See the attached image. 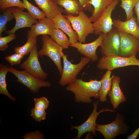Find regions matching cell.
<instances>
[{"label":"cell","mask_w":139,"mask_h":139,"mask_svg":"<svg viewBox=\"0 0 139 139\" xmlns=\"http://www.w3.org/2000/svg\"><path fill=\"white\" fill-rule=\"evenodd\" d=\"M13 7H10L4 10L0 16V36L3 31L6 30L7 23L14 18L12 12Z\"/></svg>","instance_id":"obj_27"},{"label":"cell","mask_w":139,"mask_h":139,"mask_svg":"<svg viewBox=\"0 0 139 139\" xmlns=\"http://www.w3.org/2000/svg\"><path fill=\"white\" fill-rule=\"evenodd\" d=\"M62 58L63 67L59 83L63 86L68 85L77 79L76 76L80 72L91 60L88 58L82 57L79 63L74 64L68 60L67 55L64 54Z\"/></svg>","instance_id":"obj_4"},{"label":"cell","mask_w":139,"mask_h":139,"mask_svg":"<svg viewBox=\"0 0 139 139\" xmlns=\"http://www.w3.org/2000/svg\"><path fill=\"white\" fill-rule=\"evenodd\" d=\"M139 134V127L131 134L127 136V139H136Z\"/></svg>","instance_id":"obj_36"},{"label":"cell","mask_w":139,"mask_h":139,"mask_svg":"<svg viewBox=\"0 0 139 139\" xmlns=\"http://www.w3.org/2000/svg\"><path fill=\"white\" fill-rule=\"evenodd\" d=\"M28 31L27 39L41 35L51 36L55 28L52 19L46 17L39 20L37 23L32 25Z\"/></svg>","instance_id":"obj_15"},{"label":"cell","mask_w":139,"mask_h":139,"mask_svg":"<svg viewBox=\"0 0 139 139\" xmlns=\"http://www.w3.org/2000/svg\"><path fill=\"white\" fill-rule=\"evenodd\" d=\"M134 10L137 16V23L139 24V0H138L134 7Z\"/></svg>","instance_id":"obj_37"},{"label":"cell","mask_w":139,"mask_h":139,"mask_svg":"<svg viewBox=\"0 0 139 139\" xmlns=\"http://www.w3.org/2000/svg\"><path fill=\"white\" fill-rule=\"evenodd\" d=\"M111 71L107 70L101 79L102 84L99 93V100L101 102L107 100V95L111 89L112 85Z\"/></svg>","instance_id":"obj_22"},{"label":"cell","mask_w":139,"mask_h":139,"mask_svg":"<svg viewBox=\"0 0 139 139\" xmlns=\"http://www.w3.org/2000/svg\"><path fill=\"white\" fill-rule=\"evenodd\" d=\"M124 116L117 113L115 120L106 124H97V131L100 132L105 139H114L120 134H125L129 127L125 122Z\"/></svg>","instance_id":"obj_5"},{"label":"cell","mask_w":139,"mask_h":139,"mask_svg":"<svg viewBox=\"0 0 139 139\" xmlns=\"http://www.w3.org/2000/svg\"><path fill=\"white\" fill-rule=\"evenodd\" d=\"M31 116L36 121L40 122L46 118L47 113L45 110L34 107L31 109Z\"/></svg>","instance_id":"obj_30"},{"label":"cell","mask_w":139,"mask_h":139,"mask_svg":"<svg viewBox=\"0 0 139 139\" xmlns=\"http://www.w3.org/2000/svg\"><path fill=\"white\" fill-rule=\"evenodd\" d=\"M8 71L16 77L17 82L25 85L33 93L38 92L41 87L51 86L49 82L37 78L24 70L19 71L10 66Z\"/></svg>","instance_id":"obj_7"},{"label":"cell","mask_w":139,"mask_h":139,"mask_svg":"<svg viewBox=\"0 0 139 139\" xmlns=\"http://www.w3.org/2000/svg\"><path fill=\"white\" fill-rule=\"evenodd\" d=\"M102 82L101 79H91L86 82L81 79H76L68 85L66 89L74 94L76 102L89 103L92 102L91 98L92 97L99 99V93Z\"/></svg>","instance_id":"obj_1"},{"label":"cell","mask_w":139,"mask_h":139,"mask_svg":"<svg viewBox=\"0 0 139 139\" xmlns=\"http://www.w3.org/2000/svg\"><path fill=\"white\" fill-rule=\"evenodd\" d=\"M7 65L1 63L0 64V94L4 95L13 101H15L16 99L11 95L7 89L6 81V75L8 72Z\"/></svg>","instance_id":"obj_23"},{"label":"cell","mask_w":139,"mask_h":139,"mask_svg":"<svg viewBox=\"0 0 139 139\" xmlns=\"http://www.w3.org/2000/svg\"><path fill=\"white\" fill-rule=\"evenodd\" d=\"M99 103L98 100L97 101H95L93 103V108L92 112L88 119L84 123L79 126H71V130L75 129L78 131V134L75 139H80L83 134L87 132H92L93 135L96 136L97 126L96 120L99 115L104 112H115V110L108 108H102L98 112L97 110Z\"/></svg>","instance_id":"obj_8"},{"label":"cell","mask_w":139,"mask_h":139,"mask_svg":"<svg viewBox=\"0 0 139 139\" xmlns=\"http://www.w3.org/2000/svg\"><path fill=\"white\" fill-rule=\"evenodd\" d=\"M42 48L38 51V56H46L50 58L57 67L60 74L62 73L63 68L61 59L64 54L63 48L48 35H43L41 37Z\"/></svg>","instance_id":"obj_2"},{"label":"cell","mask_w":139,"mask_h":139,"mask_svg":"<svg viewBox=\"0 0 139 139\" xmlns=\"http://www.w3.org/2000/svg\"><path fill=\"white\" fill-rule=\"evenodd\" d=\"M90 0H79L84 10H89L92 11V10L91 5L89 4Z\"/></svg>","instance_id":"obj_35"},{"label":"cell","mask_w":139,"mask_h":139,"mask_svg":"<svg viewBox=\"0 0 139 139\" xmlns=\"http://www.w3.org/2000/svg\"><path fill=\"white\" fill-rule=\"evenodd\" d=\"M112 85L108 94L113 109L117 108L121 103L125 102L126 99L120 86V78L116 75L112 76Z\"/></svg>","instance_id":"obj_17"},{"label":"cell","mask_w":139,"mask_h":139,"mask_svg":"<svg viewBox=\"0 0 139 139\" xmlns=\"http://www.w3.org/2000/svg\"><path fill=\"white\" fill-rule=\"evenodd\" d=\"M119 0H114L108 6L100 16L93 23L94 33L96 36L101 33H106L112 28L113 21L112 13L119 3Z\"/></svg>","instance_id":"obj_10"},{"label":"cell","mask_w":139,"mask_h":139,"mask_svg":"<svg viewBox=\"0 0 139 139\" xmlns=\"http://www.w3.org/2000/svg\"><path fill=\"white\" fill-rule=\"evenodd\" d=\"M120 40L119 31L113 27L109 32L104 33L101 47L103 56H120Z\"/></svg>","instance_id":"obj_9"},{"label":"cell","mask_w":139,"mask_h":139,"mask_svg":"<svg viewBox=\"0 0 139 139\" xmlns=\"http://www.w3.org/2000/svg\"><path fill=\"white\" fill-rule=\"evenodd\" d=\"M37 37L27 39L26 42L21 46L15 47L14 51L24 56L30 53L34 46L37 44Z\"/></svg>","instance_id":"obj_26"},{"label":"cell","mask_w":139,"mask_h":139,"mask_svg":"<svg viewBox=\"0 0 139 139\" xmlns=\"http://www.w3.org/2000/svg\"><path fill=\"white\" fill-rule=\"evenodd\" d=\"M45 14L46 17L52 18L64 12V8L58 5L54 0H34Z\"/></svg>","instance_id":"obj_19"},{"label":"cell","mask_w":139,"mask_h":139,"mask_svg":"<svg viewBox=\"0 0 139 139\" xmlns=\"http://www.w3.org/2000/svg\"><path fill=\"white\" fill-rule=\"evenodd\" d=\"M25 5L28 13L34 19L39 20L42 19L46 17L45 13L38 7L33 5L28 0H22Z\"/></svg>","instance_id":"obj_25"},{"label":"cell","mask_w":139,"mask_h":139,"mask_svg":"<svg viewBox=\"0 0 139 139\" xmlns=\"http://www.w3.org/2000/svg\"><path fill=\"white\" fill-rule=\"evenodd\" d=\"M43 134L39 131L27 133L23 137V139H44Z\"/></svg>","instance_id":"obj_34"},{"label":"cell","mask_w":139,"mask_h":139,"mask_svg":"<svg viewBox=\"0 0 139 139\" xmlns=\"http://www.w3.org/2000/svg\"><path fill=\"white\" fill-rule=\"evenodd\" d=\"M58 6L62 7L67 15L76 16L83 11L79 0H54Z\"/></svg>","instance_id":"obj_20"},{"label":"cell","mask_w":139,"mask_h":139,"mask_svg":"<svg viewBox=\"0 0 139 139\" xmlns=\"http://www.w3.org/2000/svg\"><path fill=\"white\" fill-rule=\"evenodd\" d=\"M50 36L63 49H67L70 46V43L69 38L61 30L55 28Z\"/></svg>","instance_id":"obj_24"},{"label":"cell","mask_w":139,"mask_h":139,"mask_svg":"<svg viewBox=\"0 0 139 139\" xmlns=\"http://www.w3.org/2000/svg\"><path fill=\"white\" fill-rule=\"evenodd\" d=\"M138 51H139V48H138Z\"/></svg>","instance_id":"obj_38"},{"label":"cell","mask_w":139,"mask_h":139,"mask_svg":"<svg viewBox=\"0 0 139 139\" xmlns=\"http://www.w3.org/2000/svg\"><path fill=\"white\" fill-rule=\"evenodd\" d=\"M23 9L18 7H13L12 13L16 21L14 27L6 32L10 34L14 33L19 29L25 27L31 28L37 23V20L33 18L28 12L23 11Z\"/></svg>","instance_id":"obj_14"},{"label":"cell","mask_w":139,"mask_h":139,"mask_svg":"<svg viewBox=\"0 0 139 139\" xmlns=\"http://www.w3.org/2000/svg\"><path fill=\"white\" fill-rule=\"evenodd\" d=\"M52 19L55 28L61 30L67 35L70 45L78 42L79 38L77 33L73 29L70 21L64 15L60 13Z\"/></svg>","instance_id":"obj_16"},{"label":"cell","mask_w":139,"mask_h":139,"mask_svg":"<svg viewBox=\"0 0 139 139\" xmlns=\"http://www.w3.org/2000/svg\"><path fill=\"white\" fill-rule=\"evenodd\" d=\"M65 16L70 21L73 29L77 33L79 42L85 43L88 36L94 33L93 23L89 17L83 11H81L76 16L67 15Z\"/></svg>","instance_id":"obj_3"},{"label":"cell","mask_w":139,"mask_h":139,"mask_svg":"<svg viewBox=\"0 0 139 139\" xmlns=\"http://www.w3.org/2000/svg\"><path fill=\"white\" fill-rule=\"evenodd\" d=\"M138 25V26H139V24Z\"/></svg>","instance_id":"obj_39"},{"label":"cell","mask_w":139,"mask_h":139,"mask_svg":"<svg viewBox=\"0 0 139 139\" xmlns=\"http://www.w3.org/2000/svg\"><path fill=\"white\" fill-rule=\"evenodd\" d=\"M120 6L125 11L126 20L131 18L133 15V10L138 0H120Z\"/></svg>","instance_id":"obj_28"},{"label":"cell","mask_w":139,"mask_h":139,"mask_svg":"<svg viewBox=\"0 0 139 139\" xmlns=\"http://www.w3.org/2000/svg\"><path fill=\"white\" fill-rule=\"evenodd\" d=\"M113 21V27L119 32H126L139 38V27L137 23V18L135 16L133 15L125 21L119 19Z\"/></svg>","instance_id":"obj_18"},{"label":"cell","mask_w":139,"mask_h":139,"mask_svg":"<svg viewBox=\"0 0 139 139\" xmlns=\"http://www.w3.org/2000/svg\"><path fill=\"white\" fill-rule=\"evenodd\" d=\"M0 7L3 11L11 7H18L23 9L26 7L21 0H0Z\"/></svg>","instance_id":"obj_29"},{"label":"cell","mask_w":139,"mask_h":139,"mask_svg":"<svg viewBox=\"0 0 139 139\" xmlns=\"http://www.w3.org/2000/svg\"><path fill=\"white\" fill-rule=\"evenodd\" d=\"M132 65L139 66V59L136 56L124 57L111 55L101 57L99 60L97 67L100 70L111 71L117 68Z\"/></svg>","instance_id":"obj_6"},{"label":"cell","mask_w":139,"mask_h":139,"mask_svg":"<svg viewBox=\"0 0 139 139\" xmlns=\"http://www.w3.org/2000/svg\"><path fill=\"white\" fill-rule=\"evenodd\" d=\"M114 0H90L89 4L93 7L91 11V15L89 17L92 22L96 21Z\"/></svg>","instance_id":"obj_21"},{"label":"cell","mask_w":139,"mask_h":139,"mask_svg":"<svg viewBox=\"0 0 139 139\" xmlns=\"http://www.w3.org/2000/svg\"><path fill=\"white\" fill-rule=\"evenodd\" d=\"M120 37V56L129 57L136 56L139 51V38L131 34L119 32Z\"/></svg>","instance_id":"obj_12"},{"label":"cell","mask_w":139,"mask_h":139,"mask_svg":"<svg viewBox=\"0 0 139 139\" xmlns=\"http://www.w3.org/2000/svg\"><path fill=\"white\" fill-rule=\"evenodd\" d=\"M34 102V107L38 109L46 110L48 107L49 101L47 98L45 97L33 99Z\"/></svg>","instance_id":"obj_31"},{"label":"cell","mask_w":139,"mask_h":139,"mask_svg":"<svg viewBox=\"0 0 139 139\" xmlns=\"http://www.w3.org/2000/svg\"><path fill=\"white\" fill-rule=\"evenodd\" d=\"M24 56L20 54H15L5 57V60L10 64L11 66L16 65L20 64Z\"/></svg>","instance_id":"obj_33"},{"label":"cell","mask_w":139,"mask_h":139,"mask_svg":"<svg viewBox=\"0 0 139 139\" xmlns=\"http://www.w3.org/2000/svg\"><path fill=\"white\" fill-rule=\"evenodd\" d=\"M104 33H101L98 37L93 41L88 43H83L77 42L70 45V46L76 48L77 51L85 57L90 59L93 62L98 60L96 54L98 48L100 46Z\"/></svg>","instance_id":"obj_13"},{"label":"cell","mask_w":139,"mask_h":139,"mask_svg":"<svg viewBox=\"0 0 139 139\" xmlns=\"http://www.w3.org/2000/svg\"><path fill=\"white\" fill-rule=\"evenodd\" d=\"M37 47L36 44L30 53L28 57L20 66L26 72L45 80L47 78V74L43 70L39 62Z\"/></svg>","instance_id":"obj_11"},{"label":"cell","mask_w":139,"mask_h":139,"mask_svg":"<svg viewBox=\"0 0 139 139\" xmlns=\"http://www.w3.org/2000/svg\"><path fill=\"white\" fill-rule=\"evenodd\" d=\"M16 38L14 33H11L7 36L3 37L0 36V50L4 51L8 47V44L14 40Z\"/></svg>","instance_id":"obj_32"}]
</instances>
